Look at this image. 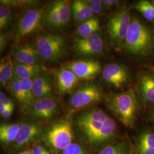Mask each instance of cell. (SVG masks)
<instances>
[{
  "instance_id": "33",
  "label": "cell",
  "mask_w": 154,
  "mask_h": 154,
  "mask_svg": "<svg viewBox=\"0 0 154 154\" xmlns=\"http://www.w3.org/2000/svg\"><path fill=\"white\" fill-rule=\"evenodd\" d=\"M87 1L94 14H99L105 11L101 0H87Z\"/></svg>"
},
{
  "instance_id": "11",
  "label": "cell",
  "mask_w": 154,
  "mask_h": 154,
  "mask_svg": "<svg viewBox=\"0 0 154 154\" xmlns=\"http://www.w3.org/2000/svg\"><path fill=\"white\" fill-rule=\"evenodd\" d=\"M72 45L77 55L83 58L102 55L105 50L104 39L99 33L86 38H75Z\"/></svg>"
},
{
  "instance_id": "8",
  "label": "cell",
  "mask_w": 154,
  "mask_h": 154,
  "mask_svg": "<svg viewBox=\"0 0 154 154\" xmlns=\"http://www.w3.org/2000/svg\"><path fill=\"white\" fill-rule=\"evenodd\" d=\"M47 128L42 122L28 119L21 122L16 139L11 147L12 154H18L30 144L40 142Z\"/></svg>"
},
{
  "instance_id": "36",
  "label": "cell",
  "mask_w": 154,
  "mask_h": 154,
  "mask_svg": "<svg viewBox=\"0 0 154 154\" xmlns=\"http://www.w3.org/2000/svg\"><path fill=\"white\" fill-rule=\"evenodd\" d=\"M8 39L7 35L4 33H1L0 35V51L2 53L5 49L7 45Z\"/></svg>"
},
{
  "instance_id": "27",
  "label": "cell",
  "mask_w": 154,
  "mask_h": 154,
  "mask_svg": "<svg viewBox=\"0 0 154 154\" xmlns=\"http://www.w3.org/2000/svg\"><path fill=\"white\" fill-rule=\"evenodd\" d=\"M45 21L46 24L51 28L61 27L60 14L54 3L50 6L49 10L46 13Z\"/></svg>"
},
{
  "instance_id": "4",
  "label": "cell",
  "mask_w": 154,
  "mask_h": 154,
  "mask_svg": "<svg viewBox=\"0 0 154 154\" xmlns=\"http://www.w3.org/2000/svg\"><path fill=\"white\" fill-rule=\"evenodd\" d=\"M75 134L72 121L64 116L47 127L41 142L53 154H60L74 141Z\"/></svg>"
},
{
  "instance_id": "34",
  "label": "cell",
  "mask_w": 154,
  "mask_h": 154,
  "mask_svg": "<svg viewBox=\"0 0 154 154\" xmlns=\"http://www.w3.org/2000/svg\"><path fill=\"white\" fill-rule=\"evenodd\" d=\"M30 149L32 154H53L49 149L41 142L34 144Z\"/></svg>"
},
{
  "instance_id": "13",
  "label": "cell",
  "mask_w": 154,
  "mask_h": 154,
  "mask_svg": "<svg viewBox=\"0 0 154 154\" xmlns=\"http://www.w3.org/2000/svg\"><path fill=\"white\" fill-rule=\"evenodd\" d=\"M62 67L70 70L80 80L93 79L102 71L99 61L91 59L70 61L65 63Z\"/></svg>"
},
{
  "instance_id": "17",
  "label": "cell",
  "mask_w": 154,
  "mask_h": 154,
  "mask_svg": "<svg viewBox=\"0 0 154 154\" xmlns=\"http://www.w3.org/2000/svg\"><path fill=\"white\" fill-rule=\"evenodd\" d=\"M134 154H154V130L146 128L138 132L132 144Z\"/></svg>"
},
{
  "instance_id": "38",
  "label": "cell",
  "mask_w": 154,
  "mask_h": 154,
  "mask_svg": "<svg viewBox=\"0 0 154 154\" xmlns=\"http://www.w3.org/2000/svg\"><path fill=\"white\" fill-rule=\"evenodd\" d=\"M2 103L5 105L8 108H14V107H15V105H14V101L12 99L9 98Z\"/></svg>"
},
{
  "instance_id": "25",
  "label": "cell",
  "mask_w": 154,
  "mask_h": 154,
  "mask_svg": "<svg viewBox=\"0 0 154 154\" xmlns=\"http://www.w3.org/2000/svg\"><path fill=\"white\" fill-rule=\"evenodd\" d=\"M59 12L61 27L66 26L70 20L72 16V6L67 1H57L54 2Z\"/></svg>"
},
{
  "instance_id": "23",
  "label": "cell",
  "mask_w": 154,
  "mask_h": 154,
  "mask_svg": "<svg viewBox=\"0 0 154 154\" xmlns=\"http://www.w3.org/2000/svg\"><path fill=\"white\" fill-rule=\"evenodd\" d=\"M14 76V65L9 55L4 57L0 62V85L2 88H6Z\"/></svg>"
},
{
  "instance_id": "30",
  "label": "cell",
  "mask_w": 154,
  "mask_h": 154,
  "mask_svg": "<svg viewBox=\"0 0 154 154\" xmlns=\"http://www.w3.org/2000/svg\"><path fill=\"white\" fill-rule=\"evenodd\" d=\"M60 154H90V153L82 144L77 142H74Z\"/></svg>"
},
{
  "instance_id": "44",
  "label": "cell",
  "mask_w": 154,
  "mask_h": 154,
  "mask_svg": "<svg viewBox=\"0 0 154 154\" xmlns=\"http://www.w3.org/2000/svg\"><path fill=\"white\" fill-rule=\"evenodd\" d=\"M153 5H154V3H153Z\"/></svg>"
},
{
  "instance_id": "39",
  "label": "cell",
  "mask_w": 154,
  "mask_h": 154,
  "mask_svg": "<svg viewBox=\"0 0 154 154\" xmlns=\"http://www.w3.org/2000/svg\"><path fill=\"white\" fill-rule=\"evenodd\" d=\"M8 97L6 96L5 94L1 91L0 92V103H3L4 101H5L8 99Z\"/></svg>"
},
{
  "instance_id": "5",
  "label": "cell",
  "mask_w": 154,
  "mask_h": 154,
  "mask_svg": "<svg viewBox=\"0 0 154 154\" xmlns=\"http://www.w3.org/2000/svg\"><path fill=\"white\" fill-rule=\"evenodd\" d=\"M104 98L105 94L96 83H83L73 90L68 99L66 106L67 115L72 116L88 109L103 101Z\"/></svg>"
},
{
  "instance_id": "32",
  "label": "cell",
  "mask_w": 154,
  "mask_h": 154,
  "mask_svg": "<svg viewBox=\"0 0 154 154\" xmlns=\"http://www.w3.org/2000/svg\"><path fill=\"white\" fill-rule=\"evenodd\" d=\"M77 5L79 7L81 10L82 11L85 16L87 18V19H90L94 17L93 12L91 11L88 2L86 0H75Z\"/></svg>"
},
{
  "instance_id": "28",
  "label": "cell",
  "mask_w": 154,
  "mask_h": 154,
  "mask_svg": "<svg viewBox=\"0 0 154 154\" xmlns=\"http://www.w3.org/2000/svg\"><path fill=\"white\" fill-rule=\"evenodd\" d=\"M11 9L10 6L2 4L0 5V28L4 29L9 23L11 18Z\"/></svg>"
},
{
  "instance_id": "24",
  "label": "cell",
  "mask_w": 154,
  "mask_h": 154,
  "mask_svg": "<svg viewBox=\"0 0 154 154\" xmlns=\"http://www.w3.org/2000/svg\"><path fill=\"white\" fill-rule=\"evenodd\" d=\"M100 28L99 19L94 17L79 24L76 33L78 38H86L98 33Z\"/></svg>"
},
{
  "instance_id": "9",
  "label": "cell",
  "mask_w": 154,
  "mask_h": 154,
  "mask_svg": "<svg viewBox=\"0 0 154 154\" xmlns=\"http://www.w3.org/2000/svg\"><path fill=\"white\" fill-rule=\"evenodd\" d=\"M102 79L109 87L124 88L131 81V74L126 66L121 63H110L102 71Z\"/></svg>"
},
{
  "instance_id": "29",
  "label": "cell",
  "mask_w": 154,
  "mask_h": 154,
  "mask_svg": "<svg viewBox=\"0 0 154 154\" xmlns=\"http://www.w3.org/2000/svg\"><path fill=\"white\" fill-rule=\"evenodd\" d=\"M22 89L25 95L28 100L29 103L32 105L34 100V94H33V79H23L21 80Z\"/></svg>"
},
{
  "instance_id": "45",
  "label": "cell",
  "mask_w": 154,
  "mask_h": 154,
  "mask_svg": "<svg viewBox=\"0 0 154 154\" xmlns=\"http://www.w3.org/2000/svg\"><path fill=\"white\" fill-rule=\"evenodd\" d=\"M132 154H134V153H133V152H132Z\"/></svg>"
},
{
  "instance_id": "14",
  "label": "cell",
  "mask_w": 154,
  "mask_h": 154,
  "mask_svg": "<svg viewBox=\"0 0 154 154\" xmlns=\"http://www.w3.org/2000/svg\"><path fill=\"white\" fill-rule=\"evenodd\" d=\"M14 61L25 65H42V58L34 45L23 44L17 45L11 50Z\"/></svg>"
},
{
  "instance_id": "10",
  "label": "cell",
  "mask_w": 154,
  "mask_h": 154,
  "mask_svg": "<svg viewBox=\"0 0 154 154\" xmlns=\"http://www.w3.org/2000/svg\"><path fill=\"white\" fill-rule=\"evenodd\" d=\"M45 14L44 8H34L26 11L18 22L16 39L21 40L38 31L42 26Z\"/></svg>"
},
{
  "instance_id": "20",
  "label": "cell",
  "mask_w": 154,
  "mask_h": 154,
  "mask_svg": "<svg viewBox=\"0 0 154 154\" xmlns=\"http://www.w3.org/2000/svg\"><path fill=\"white\" fill-rule=\"evenodd\" d=\"M14 76L21 80L33 79L44 72L43 65H30L13 62Z\"/></svg>"
},
{
  "instance_id": "16",
  "label": "cell",
  "mask_w": 154,
  "mask_h": 154,
  "mask_svg": "<svg viewBox=\"0 0 154 154\" xmlns=\"http://www.w3.org/2000/svg\"><path fill=\"white\" fill-rule=\"evenodd\" d=\"M33 94L35 99L55 97V87L48 72H42L33 79Z\"/></svg>"
},
{
  "instance_id": "31",
  "label": "cell",
  "mask_w": 154,
  "mask_h": 154,
  "mask_svg": "<svg viewBox=\"0 0 154 154\" xmlns=\"http://www.w3.org/2000/svg\"><path fill=\"white\" fill-rule=\"evenodd\" d=\"M72 13L74 21L78 23H80V24L88 20L79 7L77 5L75 1H74L72 4Z\"/></svg>"
},
{
  "instance_id": "40",
  "label": "cell",
  "mask_w": 154,
  "mask_h": 154,
  "mask_svg": "<svg viewBox=\"0 0 154 154\" xmlns=\"http://www.w3.org/2000/svg\"><path fill=\"white\" fill-rule=\"evenodd\" d=\"M9 108H8L5 105H4L2 103H0V114H2L4 113L6 110H8Z\"/></svg>"
},
{
  "instance_id": "26",
  "label": "cell",
  "mask_w": 154,
  "mask_h": 154,
  "mask_svg": "<svg viewBox=\"0 0 154 154\" xmlns=\"http://www.w3.org/2000/svg\"><path fill=\"white\" fill-rule=\"evenodd\" d=\"M134 8L149 22H154V6L146 0L139 1L134 5Z\"/></svg>"
},
{
  "instance_id": "43",
  "label": "cell",
  "mask_w": 154,
  "mask_h": 154,
  "mask_svg": "<svg viewBox=\"0 0 154 154\" xmlns=\"http://www.w3.org/2000/svg\"><path fill=\"white\" fill-rule=\"evenodd\" d=\"M150 118H151V121L154 123V110L152 111V112H151V114L150 115Z\"/></svg>"
},
{
  "instance_id": "2",
  "label": "cell",
  "mask_w": 154,
  "mask_h": 154,
  "mask_svg": "<svg viewBox=\"0 0 154 154\" xmlns=\"http://www.w3.org/2000/svg\"><path fill=\"white\" fill-rule=\"evenodd\" d=\"M132 90L105 95V105L118 120L128 128H133L137 121L139 102Z\"/></svg>"
},
{
  "instance_id": "3",
  "label": "cell",
  "mask_w": 154,
  "mask_h": 154,
  "mask_svg": "<svg viewBox=\"0 0 154 154\" xmlns=\"http://www.w3.org/2000/svg\"><path fill=\"white\" fill-rule=\"evenodd\" d=\"M123 48L131 55L146 57L154 51V32L138 17L134 16L127 33Z\"/></svg>"
},
{
  "instance_id": "35",
  "label": "cell",
  "mask_w": 154,
  "mask_h": 154,
  "mask_svg": "<svg viewBox=\"0 0 154 154\" xmlns=\"http://www.w3.org/2000/svg\"><path fill=\"white\" fill-rule=\"evenodd\" d=\"M101 2L105 8V10H107L118 5L121 1L117 0H101Z\"/></svg>"
},
{
  "instance_id": "37",
  "label": "cell",
  "mask_w": 154,
  "mask_h": 154,
  "mask_svg": "<svg viewBox=\"0 0 154 154\" xmlns=\"http://www.w3.org/2000/svg\"><path fill=\"white\" fill-rule=\"evenodd\" d=\"M14 110V108H9L8 110H6L4 113L1 114V116L4 119H8L12 116Z\"/></svg>"
},
{
  "instance_id": "7",
  "label": "cell",
  "mask_w": 154,
  "mask_h": 154,
  "mask_svg": "<svg viewBox=\"0 0 154 154\" xmlns=\"http://www.w3.org/2000/svg\"><path fill=\"white\" fill-rule=\"evenodd\" d=\"M34 46L41 58L51 63L58 62L66 54L65 39L59 34L39 35L35 39Z\"/></svg>"
},
{
  "instance_id": "6",
  "label": "cell",
  "mask_w": 154,
  "mask_h": 154,
  "mask_svg": "<svg viewBox=\"0 0 154 154\" xmlns=\"http://www.w3.org/2000/svg\"><path fill=\"white\" fill-rule=\"evenodd\" d=\"M131 17L129 9L124 7L115 12L107 21L106 32L108 40L116 51H120L124 47Z\"/></svg>"
},
{
  "instance_id": "12",
  "label": "cell",
  "mask_w": 154,
  "mask_h": 154,
  "mask_svg": "<svg viewBox=\"0 0 154 154\" xmlns=\"http://www.w3.org/2000/svg\"><path fill=\"white\" fill-rule=\"evenodd\" d=\"M59 103L55 97L35 99L26 112L29 119L38 121L53 119L59 111Z\"/></svg>"
},
{
  "instance_id": "42",
  "label": "cell",
  "mask_w": 154,
  "mask_h": 154,
  "mask_svg": "<svg viewBox=\"0 0 154 154\" xmlns=\"http://www.w3.org/2000/svg\"><path fill=\"white\" fill-rule=\"evenodd\" d=\"M149 70L154 74V66H146Z\"/></svg>"
},
{
  "instance_id": "21",
  "label": "cell",
  "mask_w": 154,
  "mask_h": 154,
  "mask_svg": "<svg viewBox=\"0 0 154 154\" xmlns=\"http://www.w3.org/2000/svg\"><path fill=\"white\" fill-rule=\"evenodd\" d=\"M6 88L9 93L17 100L21 109L26 112L30 108V105L29 103L23 93L21 80L16 76H14Z\"/></svg>"
},
{
  "instance_id": "22",
  "label": "cell",
  "mask_w": 154,
  "mask_h": 154,
  "mask_svg": "<svg viewBox=\"0 0 154 154\" xmlns=\"http://www.w3.org/2000/svg\"><path fill=\"white\" fill-rule=\"evenodd\" d=\"M132 144L128 139L117 140L101 149L97 154H132Z\"/></svg>"
},
{
  "instance_id": "18",
  "label": "cell",
  "mask_w": 154,
  "mask_h": 154,
  "mask_svg": "<svg viewBox=\"0 0 154 154\" xmlns=\"http://www.w3.org/2000/svg\"><path fill=\"white\" fill-rule=\"evenodd\" d=\"M138 92L143 103L147 105L154 104V73H143L140 75Z\"/></svg>"
},
{
  "instance_id": "41",
  "label": "cell",
  "mask_w": 154,
  "mask_h": 154,
  "mask_svg": "<svg viewBox=\"0 0 154 154\" xmlns=\"http://www.w3.org/2000/svg\"><path fill=\"white\" fill-rule=\"evenodd\" d=\"M17 154H32L31 149H25L20 151Z\"/></svg>"
},
{
  "instance_id": "1",
  "label": "cell",
  "mask_w": 154,
  "mask_h": 154,
  "mask_svg": "<svg viewBox=\"0 0 154 154\" xmlns=\"http://www.w3.org/2000/svg\"><path fill=\"white\" fill-rule=\"evenodd\" d=\"M72 123L77 142L90 154H97L106 146L118 140L116 121L97 106L78 113Z\"/></svg>"
},
{
  "instance_id": "19",
  "label": "cell",
  "mask_w": 154,
  "mask_h": 154,
  "mask_svg": "<svg viewBox=\"0 0 154 154\" xmlns=\"http://www.w3.org/2000/svg\"><path fill=\"white\" fill-rule=\"evenodd\" d=\"M20 123H1L0 125V142L5 147H11L16 139L20 129Z\"/></svg>"
},
{
  "instance_id": "15",
  "label": "cell",
  "mask_w": 154,
  "mask_h": 154,
  "mask_svg": "<svg viewBox=\"0 0 154 154\" xmlns=\"http://www.w3.org/2000/svg\"><path fill=\"white\" fill-rule=\"evenodd\" d=\"M55 78V88L60 96L70 93L77 88L80 79L69 70L63 67L53 70Z\"/></svg>"
}]
</instances>
